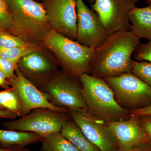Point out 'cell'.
Instances as JSON below:
<instances>
[{"instance_id": "6da1fadb", "label": "cell", "mask_w": 151, "mask_h": 151, "mask_svg": "<svg viewBox=\"0 0 151 151\" xmlns=\"http://www.w3.org/2000/svg\"><path fill=\"white\" fill-rule=\"evenodd\" d=\"M140 43V39L131 31L110 35L102 45L94 49L90 75L105 79L132 72V55Z\"/></svg>"}, {"instance_id": "7a4b0ae2", "label": "cell", "mask_w": 151, "mask_h": 151, "mask_svg": "<svg viewBox=\"0 0 151 151\" xmlns=\"http://www.w3.org/2000/svg\"><path fill=\"white\" fill-rule=\"evenodd\" d=\"M79 79L87 110L92 115L108 122L124 121L130 118L131 111L117 103L113 90L105 79L87 73L81 75Z\"/></svg>"}, {"instance_id": "3957f363", "label": "cell", "mask_w": 151, "mask_h": 151, "mask_svg": "<svg viewBox=\"0 0 151 151\" xmlns=\"http://www.w3.org/2000/svg\"><path fill=\"white\" fill-rule=\"evenodd\" d=\"M13 20L15 35L43 45L44 38L51 28L41 3L35 0H6Z\"/></svg>"}, {"instance_id": "277c9868", "label": "cell", "mask_w": 151, "mask_h": 151, "mask_svg": "<svg viewBox=\"0 0 151 151\" xmlns=\"http://www.w3.org/2000/svg\"><path fill=\"white\" fill-rule=\"evenodd\" d=\"M42 44L67 73L78 78L84 73L90 74L94 49L82 45L52 29L44 38Z\"/></svg>"}, {"instance_id": "5b68a950", "label": "cell", "mask_w": 151, "mask_h": 151, "mask_svg": "<svg viewBox=\"0 0 151 151\" xmlns=\"http://www.w3.org/2000/svg\"><path fill=\"white\" fill-rule=\"evenodd\" d=\"M79 78L62 69L45 83L40 90L50 103L58 108L67 109H87L82 93Z\"/></svg>"}, {"instance_id": "8992f818", "label": "cell", "mask_w": 151, "mask_h": 151, "mask_svg": "<svg viewBox=\"0 0 151 151\" xmlns=\"http://www.w3.org/2000/svg\"><path fill=\"white\" fill-rule=\"evenodd\" d=\"M105 80L113 90L115 100L122 108L130 111L151 104V87L132 72Z\"/></svg>"}, {"instance_id": "52a82bcc", "label": "cell", "mask_w": 151, "mask_h": 151, "mask_svg": "<svg viewBox=\"0 0 151 151\" xmlns=\"http://www.w3.org/2000/svg\"><path fill=\"white\" fill-rule=\"evenodd\" d=\"M70 118L67 112L38 108L18 120L4 122L3 126L7 130L32 132L43 138L60 132L64 122Z\"/></svg>"}, {"instance_id": "ba28073f", "label": "cell", "mask_w": 151, "mask_h": 151, "mask_svg": "<svg viewBox=\"0 0 151 151\" xmlns=\"http://www.w3.org/2000/svg\"><path fill=\"white\" fill-rule=\"evenodd\" d=\"M70 119L85 137L101 151H119L108 122L92 115L87 109H67Z\"/></svg>"}, {"instance_id": "9c48e42d", "label": "cell", "mask_w": 151, "mask_h": 151, "mask_svg": "<svg viewBox=\"0 0 151 151\" xmlns=\"http://www.w3.org/2000/svg\"><path fill=\"white\" fill-rule=\"evenodd\" d=\"M17 66L25 78L40 89L58 72L60 65L44 46L22 58Z\"/></svg>"}, {"instance_id": "30bf717a", "label": "cell", "mask_w": 151, "mask_h": 151, "mask_svg": "<svg viewBox=\"0 0 151 151\" xmlns=\"http://www.w3.org/2000/svg\"><path fill=\"white\" fill-rule=\"evenodd\" d=\"M139 0H95L92 9L98 14L108 36L131 31L129 14Z\"/></svg>"}, {"instance_id": "8fae6325", "label": "cell", "mask_w": 151, "mask_h": 151, "mask_svg": "<svg viewBox=\"0 0 151 151\" xmlns=\"http://www.w3.org/2000/svg\"><path fill=\"white\" fill-rule=\"evenodd\" d=\"M51 29L73 40L77 37V0H41Z\"/></svg>"}, {"instance_id": "7c38bea8", "label": "cell", "mask_w": 151, "mask_h": 151, "mask_svg": "<svg viewBox=\"0 0 151 151\" xmlns=\"http://www.w3.org/2000/svg\"><path fill=\"white\" fill-rule=\"evenodd\" d=\"M77 37L78 43L93 49L99 47L108 37L98 14L83 0H77Z\"/></svg>"}, {"instance_id": "4fadbf2b", "label": "cell", "mask_w": 151, "mask_h": 151, "mask_svg": "<svg viewBox=\"0 0 151 151\" xmlns=\"http://www.w3.org/2000/svg\"><path fill=\"white\" fill-rule=\"evenodd\" d=\"M16 76L9 81L12 87L18 92L22 103L21 117L29 114L33 110L38 108H46L58 112H67V108L55 107L50 103L46 96L30 81L26 79L19 70L15 69Z\"/></svg>"}, {"instance_id": "5bb4252c", "label": "cell", "mask_w": 151, "mask_h": 151, "mask_svg": "<svg viewBox=\"0 0 151 151\" xmlns=\"http://www.w3.org/2000/svg\"><path fill=\"white\" fill-rule=\"evenodd\" d=\"M119 151H127L142 143H151L140 124L139 116L131 114L124 121L108 122Z\"/></svg>"}, {"instance_id": "9a60e30c", "label": "cell", "mask_w": 151, "mask_h": 151, "mask_svg": "<svg viewBox=\"0 0 151 151\" xmlns=\"http://www.w3.org/2000/svg\"><path fill=\"white\" fill-rule=\"evenodd\" d=\"M131 31L139 39L151 40V4L144 8L135 7L130 11Z\"/></svg>"}, {"instance_id": "2e32d148", "label": "cell", "mask_w": 151, "mask_h": 151, "mask_svg": "<svg viewBox=\"0 0 151 151\" xmlns=\"http://www.w3.org/2000/svg\"><path fill=\"white\" fill-rule=\"evenodd\" d=\"M42 138L32 132L0 129V144L2 148L26 147L41 142Z\"/></svg>"}, {"instance_id": "e0dca14e", "label": "cell", "mask_w": 151, "mask_h": 151, "mask_svg": "<svg viewBox=\"0 0 151 151\" xmlns=\"http://www.w3.org/2000/svg\"><path fill=\"white\" fill-rule=\"evenodd\" d=\"M60 133L80 151H101L86 138L78 125L70 118L64 122Z\"/></svg>"}, {"instance_id": "ac0fdd59", "label": "cell", "mask_w": 151, "mask_h": 151, "mask_svg": "<svg viewBox=\"0 0 151 151\" xmlns=\"http://www.w3.org/2000/svg\"><path fill=\"white\" fill-rule=\"evenodd\" d=\"M43 151H81L60 134L56 132L42 138Z\"/></svg>"}, {"instance_id": "d6986e66", "label": "cell", "mask_w": 151, "mask_h": 151, "mask_svg": "<svg viewBox=\"0 0 151 151\" xmlns=\"http://www.w3.org/2000/svg\"><path fill=\"white\" fill-rule=\"evenodd\" d=\"M0 106L6 111L20 117L21 101L15 88L11 86L9 89L0 92Z\"/></svg>"}, {"instance_id": "ffe728a7", "label": "cell", "mask_w": 151, "mask_h": 151, "mask_svg": "<svg viewBox=\"0 0 151 151\" xmlns=\"http://www.w3.org/2000/svg\"><path fill=\"white\" fill-rule=\"evenodd\" d=\"M44 45L36 44L23 38L0 31V48H34Z\"/></svg>"}, {"instance_id": "44dd1931", "label": "cell", "mask_w": 151, "mask_h": 151, "mask_svg": "<svg viewBox=\"0 0 151 151\" xmlns=\"http://www.w3.org/2000/svg\"><path fill=\"white\" fill-rule=\"evenodd\" d=\"M43 46L34 48H0V57L8 60L17 65L22 58Z\"/></svg>"}, {"instance_id": "7402d4cb", "label": "cell", "mask_w": 151, "mask_h": 151, "mask_svg": "<svg viewBox=\"0 0 151 151\" xmlns=\"http://www.w3.org/2000/svg\"><path fill=\"white\" fill-rule=\"evenodd\" d=\"M0 31L15 35L14 24L9 12L6 0H0Z\"/></svg>"}, {"instance_id": "603a6c76", "label": "cell", "mask_w": 151, "mask_h": 151, "mask_svg": "<svg viewBox=\"0 0 151 151\" xmlns=\"http://www.w3.org/2000/svg\"><path fill=\"white\" fill-rule=\"evenodd\" d=\"M132 73L151 87V63L132 60Z\"/></svg>"}, {"instance_id": "cb8c5ba5", "label": "cell", "mask_w": 151, "mask_h": 151, "mask_svg": "<svg viewBox=\"0 0 151 151\" xmlns=\"http://www.w3.org/2000/svg\"><path fill=\"white\" fill-rule=\"evenodd\" d=\"M137 61H146L151 63V40L146 43H140L134 52Z\"/></svg>"}, {"instance_id": "d4e9b609", "label": "cell", "mask_w": 151, "mask_h": 151, "mask_svg": "<svg viewBox=\"0 0 151 151\" xmlns=\"http://www.w3.org/2000/svg\"><path fill=\"white\" fill-rule=\"evenodd\" d=\"M17 65L8 60L0 57V70L6 76L10 81L15 76V69Z\"/></svg>"}, {"instance_id": "484cf974", "label": "cell", "mask_w": 151, "mask_h": 151, "mask_svg": "<svg viewBox=\"0 0 151 151\" xmlns=\"http://www.w3.org/2000/svg\"><path fill=\"white\" fill-rule=\"evenodd\" d=\"M139 120L141 127L151 141V116H139Z\"/></svg>"}, {"instance_id": "4316f807", "label": "cell", "mask_w": 151, "mask_h": 151, "mask_svg": "<svg viewBox=\"0 0 151 151\" xmlns=\"http://www.w3.org/2000/svg\"><path fill=\"white\" fill-rule=\"evenodd\" d=\"M127 151H151V143L139 144Z\"/></svg>"}, {"instance_id": "83f0119b", "label": "cell", "mask_w": 151, "mask_h": 151, "mask_svg": "<svg viewBox=\"0 0 151 151\" xmlns=\"http://www.w3.org/2000/svg\"><path fill=\"white\" fill-rule=\"evenodd\" d=\"M131 114H136L139 116H151V104L145 108L131 111Z\"/></svg>"}, {"instance_id": "f1b7e54d", "label": "cell", "mask_w": 151, "mask_h": 151, "mask_svg": "<svg viewBox=\"0 0 151 151\" xmlns=\"http://www.w3.org/2000/svg\"><path fill=\"white\" fill-rule=\"evenodd\" d=\"M0 86L5 89L10 88L9 81L6 76L2 71L0 70Z\"/></svg>"}, {"instance_id": "f546056e", "label": "cell", "mask_w": 151, "mask_h": 151, "mask_svg": "<svg viewBox=\"0 0 151 151\" xmlns=\"http://www.w3.org/2000/svg\"><path fill=\"white\" fill-rule=\"evenodd\" d=\"M17 116L14 113L0 109V118L13 119H15Z\"/></svg>"}, {"instance_id": "4dcf8cb0", "label": "cell", "mask_w": 151, "mask_h": 151, "mask_svg": "<svg viewBox=\"0 0 151 151\" xmlns=\"http://www.w3.org/2000/svg\"><path fill=\"white\" fill-rule=\"evenodd\" d=\"M0 151H32L26 147L18 148L12 147L9 148H0Z\"/></svg>"}, {"instance_id": "1f68e13d", "label": "cell", "mask_w": 151, "mask_h": 151, "mask_svg": "<svg viewBox=\"0 0 151 151\" xmlns=\"http://www.w3.org/2000/svg\"><path fill=\"white\" fill-rule=\"evenodd\" d=\"M87 1H88V2H89L91 5L93 4L94 1H95V0H87Z\"/></svg>"}, {"instance_id": "d6a6232c", "label": "cell", "mask_w": 151, "mask_h": 151, "mask_svg": "<svg viewBox=\"0 0 151 151\" xmlns=\"http://www.w3.org/2000/svg\"><path fill=\"white\" fill-rule=\"evenodd\" d=\"M146 3L148 4H151V0H146Z\"/></svg>"}, {"instance_id": "836d02e7", "label": "cell", "mask_w": 151, "mask_h": 151, "mask_svg": "<svg viewBox=\"0 0 151 151\" xmlns=\"http://www.w3.org/2000/svg\"><path fill=\"white\" fill-rule=\"evenodd\" d=\"M0 109H1V110H4V111H6V110H4V108H2V107H1V106H0Z\"/></svg>"}, {"instance_id": "e575fe53", "label": "cell", "mask_w": 151, "mask_h": 151, "mask_svg": "<svg viewBox=\"0 0 151 151\" xmlns=\"http://www.w3.org/2000/svg\"><path fill=\"white\" fill-rule=\"evenodd\" d=\"M35 1H36L39 2L40 1H41V0H35Z\"/></svg>"}, {"instance_id": "d590c367", "label": "cell", "mask_w": 151, "mask_h": 151, "mask_svg": "<svg viewBox=\"0 0 151 151\" xmlns=\"http://www.w3.org/2000/svg\"><path fill=\"white\" fill-rule=\"evenodd\" d=\"M0 148H1V144H0Z\"/></svg>"}, {"instance_id": "8d00e7d4", "label": "cell", "mask_w": 151, "mask_h": 151, "mask_svg": "<svg viewBox=\"0 0 151 151\" xmlns=\"http://www.w3.org/2000/svg\"><path fill=\"white\" fill-rule=\"evenodd\" d=\"M40 151H43V150H40Z\"/></svg>"}]
</instances>
